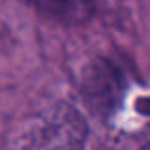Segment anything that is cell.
Here are the masks:
<instances>
[{
    "mask_svg": "<svg viewBox=\"0 0 150 150\" xmlns=\"http://www.w3.org/2000/svg\"><path fill=\"white\" fill-rule=\"evenodd\" d=\"M127 82L124 72L110 59H95L82 78V99L99 120H110L120 110Z\"/></svg>",
    "mask_w": 150,
    "mask_h": 150,
    "instance_id": "1",
    "label": "cell"
},
{
    "mask_svg": "<svg viewBox=\"0 0 150 150\" xmlns=\"http://www.w3.org/2000/svg\"><path fill=\"white\" fill-rule=\"evenodd\" d=\"M88 127L82 116L70 106H61L42 129L40 150H82Z\"/></svg>",
    "mask_w": 150,
    "mask_h": 150,
    "instance_id": "2",
    "label": "cell"
},
{
    "mask_svg": "<svg viewBox=\"0 0 150 150\" xmlns=\"http://www.w3.org/2000/svg\"><path fill=\"white\" fill-rule=\"evenodd\" d=\"M40 15L67 27L88 23L95 13V0H25Z\"/></svg>",
    "mask_w": 150,
    "mask_h": 150,
    "instance_id": "3",
    "label": "cell"
},
{
    "mask_svg": "<svg viewBox=\"0 0 150 150\" xmlns=\"http://www.w3.org/2000/svg\"><path fill=\"white\" fill-rule=\"evenodd\" d=\"M135 110L141 116L150 118V97H139V99L135 101Z\"/></svg>",
    "mask_w": 150,
    "mask_h": 150,
    "instance_id": "4",
    "label": "cell"
},
{
    "mask_svg": "<svg viewBox=\"0 0 150 150\" xmlns=\"http://www.w3.org/2000/svg\"><path fill=\"white\" fill-rule=\"evenodd\" d=\"M139 150H150V125L144 127L139 135Z\"/></svg>",
    "mask_w": 150,
    "mask_h": 150,
    "instance_id": "5",
    "label": "cell"
}]
</instances>
